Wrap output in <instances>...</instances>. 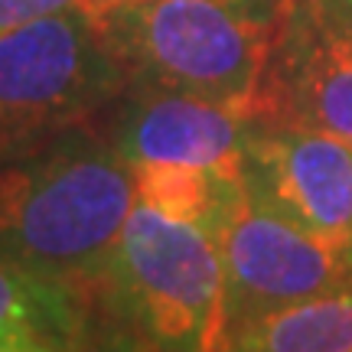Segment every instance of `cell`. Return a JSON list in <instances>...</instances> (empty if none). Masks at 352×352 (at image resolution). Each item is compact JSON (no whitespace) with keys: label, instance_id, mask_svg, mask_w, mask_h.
<instances>
[{"label":"cell","instance_id":"cell-15","mask_svg":"<svg viewBox=\"0 0 352 352\" xmlns=\"http://www.w3.org/2000/svg\"><path fill=\"white\" fill-rule=\"evenodd\" d=\"M320 3H323V10H327L336 23L352 30V0H320Z\"/></svg>","mask_w":352,"mask_h":352},{"label":"cell","instance_id":"cell-5","mask_svg":"<svg viewBox=\"0 0 352 352\" xmlns=\"http://www.w3.org/2000/svg\"><path fill=\"white\" fill-rule=\"evenodd\" d=\"M226 271L228 336L277 307L316 297L352 277V254L307 235L254 192L245 176L215 228Z\"/></svg>","mask_w":352,"mask_h":352},{"label":"cell","instance_id":"cell-2","mask_svg":"<svg viewBox=\"0 0 352 352\" xmlns=\"http://www.w3.org/2000/svg\"><path fill=\"white\" fill-rule=\"evenodd\" d=\"M294 0H127L98 13L131 85L199 95L254 121Z\"/></svg>","mask_w":352,"mask_h":352},{"label":"cell","instance_id":"cell-13","mask_svg":"<svg viewBox=\"0 0 352 352\" xmlns=\"http://www.w3.org/2000/svg\"><path fill=\"white\" fill-rule=\"evenodd\" d=\"M76 346L69 342H59L46 336V333H36V329H0V352H72Z\"/></svg>","mask_w":352,"mask_h":352},{"label":"cell","instance_id":"cell-11","mask_svg":"<svg viewBox=\"0 0 352 352\" xmlns=\"http://www.w3.org/2000/svg\"><path fill=\"white\" fill-rule=\"evenodd\" d=\"M131 173H134L138 202L170 215V219L196 222V226L209 228L212 235L239 192L241 176H228L219 170H206V166L170 164L131 166Z\"/></svg>","mask_w":352,"mask_h":352},{"label":"cell","instance_id":"cell-8","mask_svg":"<svg viewBox=\"0 0 352 352\" xmlns=\"http://www.w3.org/2000/svg\"><path fill=\"white\" fill-rule=\"evenodd\" d=\"M248 127L252 121L245 114L199 95L127 85L108 144L127 166H206L241 176Z\"/></svg>","mask_w":352,"mask_h":352},{"label":"cell","instance_id":"cell-16","mask_svg":"<svg viewBox=\"0 0 352 352\" xmlns=\"http://www.w3.org/2000/svg\"><path fill=\"white\" fill-rule=\"evenodd\" d=\"M118 3H127V0H91V7H88V10L104 13V10H111V7H118Z\"/></svg>","mask_w":352,"mask_h":352},{"label":"cell","instance_id":"cell-9","mask_svg":"<svg viewBox=\"0 0 352 352\" xmlns=\"http://www.w3.org/2000/svg\"><path fill=\"white\" fill-rule=\"evenodd\" d=\"M228 352H352V277L248 320L228 336Z\"/></svg>","mask_w":352,"mask_h":352},{"label":"cell","instance_id":"cell-12","mask_svg":"<svg viewBox=\"0 0 352 352\" xmlns=\"http://www.w3.org/2000/svg\"><path fill=\"white\" fill-rule=\"evenodd\" d=\"M72 7H91V0H0V33Z\"/></svg>","mask_w":352,"mask_h":352},{"label":"cell","instance_id":"cell-3","mask_svg":"<svg viewBox=\"0 0 352 352\" xmlns=\"http://www.w3.org/2000/svg\"><path fill=\"white\" fill-rule=\"evenodd\" d=\"M127 85L124 63L88 7L0 33V164L82 127Z\"/></svg>","mask_w":352,"mask_h":352},{"label":"cell","instance_id":"cell-7","mask_svg":"<svg viewBox=\"0 0 352 352\" xmlns=\"http://www.w3.org/2000/svg\"><path fill=\"white\" fill-rule=\"evenodd\" d=\"M254 121L352 140V30L320 0H294L261 78Z\"/></svg>","mask_w":352,"mask_h":352},{"label":"cell","instance_id":"cell-10","mask_svg":"<svg viewBox=\"0 0 352 352\" xmlns=\"http://www.w3.org/2000/svg\"><path fill=\"white\" fill-rule=\"evenodd\" d=\"M85 294L69 284L50 280L0 254V329H36L52 340L78 346L85 327Z\"/></svg>","mask_w":352,"mask_h":352},{"label":"cell","instance_id":"cell-14","mask_svg":"<svg viewBox=\"0 0 352 352\" xmlns=\"http://www.w3.org/2000/svg\"><path fill=\"white\" fill-rule=\"evenodd\" d=\"M88 352H153V346L131 323H121V327L101 333L98 340L88 346Z\"/></svg>","mask_w":352,"mask_h":352},{"label":"cell","instance_id":"cell-1","mask_svg":"<svg viewBox=\"0 0 352 352\" xmlns=\"http://www.w3.org/2000/svg\"><path fill=\"white\" fill-rule=\"evenodd\" d=\"M134 206L121 153L72 127L56 147L0 164V254L78 294L104 287Z\"/></svg>","mask_w":352,"mask_h":352},{"label":"cell","instance_id":"cell-4","mask_svg":"<svg viewBox=\"0 0 352 352\" xmlns=\"http://www.w3.org/2000/svg\"><path fill=\"white\" fill-rule=\"evenodd\" d=\"M108 287L153 352H228L226 271L209 228L138 202L118 239Z\"/></svg>","mask_w":352,"mask_h":352},{"label":"cell","instance_id":"cell-6","mask_svg":"<svg viewBox=\"0 0 352 352\" xmlns=\"http://www.w3.org/2000/svg\"><path fill=\"white\" fill-rule=\"evenodd\" d=\"M245 183L307 235L352 254V140L252 121Z\"/></svg>","mask_w":352,"mask_h":352}]
</instances>
